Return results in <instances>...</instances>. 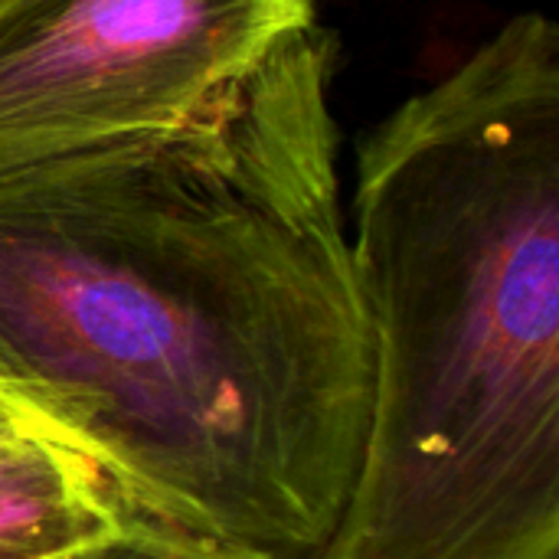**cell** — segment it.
<instances>
[{"label":"cell","instance_id":"obj_1","mask_svg":"<svg viewBox=\"0 0 559 559\" xmlns=\"http://www.w3.org/2000/svg\"><path fill=\"white\" fill-rule=\"evenodd\" d=\"M314 23L174 124L0 170V393L144 518L311 559L370 406Z\"/></svg>","mask_w":559,"mask_h":559},{"label":"cell","instance_id":"obj_2","mask_svg":"<svg viewBox=\"0 0 559 559\" xmlns=\"http://www.w3.org/2000/svg\"><path fill=\"white\" fill-rule=\"evenodd\" d=\"M370 406L311 559H559V26L504 23L357 157Z\"/></svg>","mask_w":559,"mask_h":559},{"label":"cell","instance_id":"obj_3","mask_svg":"<svg viewBox=\"0 0 559 559\" xmlns=\"http://www.w3.org/2000/svg\"><path fill=\"white\" fill-rule=\"evenodd\" d=\"M314 0H0V170L180 121Z\"/></svg>","mask_w":559,"mask_h":559},{"label":"cell","instance_id":"obj_4","mask_svg":"<svg viewBox=\"0 0 559 559\" xmlns=\"http://www.w3.org/2000/svg\"><path fill=\"white\" fill-rule=\"evenodd\" d=\"M138 511L95 455L46 442L0 455V559H46L88 544Z\"/></svg>","mask_w":559,"mask_h":559},{"label":"cell","instance_id":"obj_5","mask_svg":"<svg viewBox=\"0 0 559 559\" xmlns=\"http://www.w3.org/2000/svg\"><path fill=\"white\" fill-rule=\"evenodd\" d=\"M46 559H259L206 537H193L154 518L134 514L121 527Z\"/></svg>","mask_w":559,"mask_h":559},{"label":"cell","instance_id":"obj_6","mask_svg":"<svg viewBox=\"0 0 559 559\" xmlns=\"http://www.w3.org/2000/svg\"><path fill=\"white\" fill-rule=\"evenodd\" d=\"M46 442H72L69 436H62L52 423H46L43 416H36L33 409H26L20 400L0 393V455L20 452V449H33V445H46ZM82 449V445H79ZM92 455V452H88Z\"/></svg>","mask_w":559,"mask_h":559}]
</instances>
